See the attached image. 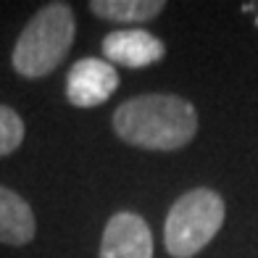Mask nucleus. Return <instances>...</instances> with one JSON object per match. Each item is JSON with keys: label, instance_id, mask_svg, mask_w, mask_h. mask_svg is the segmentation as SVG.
Listing matches in <instances>:
<instances>
[{"label": "nucleus", "instance_id": "obj_1", "mask_svg": "<svg viewBox=\"0 0 258 258\" xmlns=\"http://www.w3.org/2000/svg\"><path fill=\"white\" fill-rule=\"evenodd\" d=\"M113 129L124 143L135 148L179 150L192 143L198 113L184 98L153 92L121 103L113 113Z\"/></svg>", "mask_w": 258, "mask_h": 258}, {"label": "nucleus", "instance_id": "obj_2", "mask_svg": "<svg viewBox=\"0 0 258 258\" xmlns=\"http://www.w3.org/2000/svg\"><path fill=\"white\" fill-rule=\"evenodd\" d=\"M77 32L74 11L69 3H48L29 19L14 45V63L16 74L27 79H40L55 72L58 63L72 50Z\"/></svg>", "mask_w": 258, "mask_h": 258}, {"label": "nucleus", "instance_id": "obj_3", "mask_svg": "<svg viewBox=\"0 0 258 258\" xmlns=\"http://www.w3.org/2000/svg\"><path fill=\"white\" fill-rule=\"evenodd\" d=\"M224 201L208 187H195L184 192L171 206L166 224H163V242L174 258H192L216 237L224 224Z\"/></svg>", "mask_w": 258, "mask_h": 258}, {"label": "nucleus", "instance_id": "obj_4", "mask_svg": "<svg viewBox=\"0 0 258 258\" xmlns=\"http://www.w3.org/2000/svg\"><path fill=\"white\" fill-rule=\"evenodd\" d=\"M116 87H119V74L108 61L100 58H82L66 74V98L77 108H92L105 103Z\"/></svg>", "mask_w": 258, "mask_h": 258}, {"label": "nucleus", "instance_id": "obj_5", "mask_svg": "<svg viewBox=\"0 0 258 258\" xmlns=\"http://www.w3.org/2000/svg\"><path fill=\"white\" fill-rule=\"evenodd\" d=\"M100 258H153V234L145 219L129 211L111 216L100 240Z\"/></svg>", "mask_w": 258, "mask_h": 258}, {"label": "nucleus", "instance_id": "obj_6", "mask_svg": "<svg viewBox=\"0 0 258 258\" xmlns=\"http://www.w3.org/2000/svg\"><path fill=\"white\" fill-rule=\"evenodd\" d=\"M103 55L111 63L124 66V69H143L161 61L166 55L163 42L145 29L129 27V29H116L108 32L103 40Z\"/></svg>", "mask_w": 258, "mask_h": 258}, {"label": "nucleus", "instance_id": "obj_7", "mask_svg": "<svg viewBox=\"0 0 258 258\" xmlns=\"http://www.w3.org/2000/svg\"><path fill=\"white\" fill-rule=\"evenodd\" d=\"M37 232V221L29 203L14 190L0 184V242L27 245Z\"/></svg>", "mask_w": 258, "mask_h": 258}, {"label": "nucleus", "instance_id": "obj_8", "mask_svg": "<svg viewBox=\"0 0 258 258\" xmlns=\"http://www.w3.org/2000/svg\"><path fill=\"white\" fill-rule=\"evenodd\" d=\"M90 11L98 19L116 24H143L161 14L163 3L161 0H92Z\"/></svg>", "mask_w": 258, "mask_h": 258}, {"label": "nucleus", "instance_id": "obj_9", "mask_svg": "<svg viewBox=\"0 0 258 258\" xmlns=\"http://www.w3.org/2000/svg\"><path fill=\"white\" fill-rule=\"evenodd\" d=\"M21 143H24V121H21V116L14 108H8V105H0V158L19 150Z\"/></svg>", "mask_w": 258, "mask_h": 258}]
</instances>
